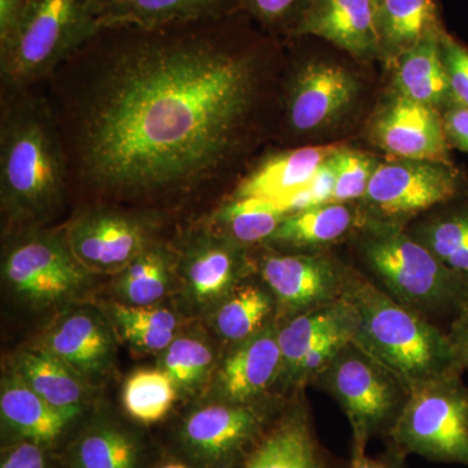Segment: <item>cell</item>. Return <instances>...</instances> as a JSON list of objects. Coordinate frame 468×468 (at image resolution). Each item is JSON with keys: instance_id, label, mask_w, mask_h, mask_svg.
<instances>
[{"instance_id": "1", "label": "cell", "mask_w": 468, "mask_h": 468, "mask_svg": "<svg viewBox=\"0 0 468 468\" xmlns=\"http://www.w3.org/2000/svg\"><path fill=\"white\" fill-rule=\"evenodd\" d=\"M212 20L101 29L95 73L77 101L80 175L119 196L202 183L229 155L254 97L255 68Z\"/></svg>"}, {"instance_id": "2", "label": "cell", "mask_w": 468, "mask_h": 468, "mask_svg": "<svg viewBox=\"0 0 468 468\" xmlns=\"http://www.w3.org/2000/svg\"><path fill=\"white\" fill-rule=\"evenodd\" d=\"M66 153L48 106L15 92L0 126V197L14 223L58 211L66 190Z\"/></svg>"}, {"instance_id": "3", "label": "cell", "mask_w": 468, "mask_h": 468, "mask_svg": "<svg viewBox=\"0 0 468 468\" xmlns=\"http://www.w3.org/2000/svg\"><path fill=\"white\" fill-rule=\"evenodd\" d=\"M343 295L356 314L354 343L389 368L410 392L428 381L462 375L448 332L394 301L367 277L346 270Z\"/></svg>"}, {"instance_id": "4", "label": "cell", "mask_w": 468, "mask_h": 468, "mask_svg": "<svg viewBox=\"0 0 468 468\" xmlns=\"http://www.w3.org/2000/svg\"><path fill=\"white\" fill-rule=\"evenodd\" d=\"M362 252L383 291L418 315L454 320L467 309V280L394 224L372 223Z\"/></svg>"}, {"instance_id": "5", "label": "cell", "mask_w": 468, "mask_h": 468, "mask_svg": "<svg viewBox=\"0 0 468 468\" xmlns=\"http://www.w3.org/2000/svg\"><path fill=\"white\" fill-rule=\"evenodd\" d=\"M101 30L88 0H27L16 32L0 46L3 82L12 92L23 91Z\"/></svg>"}, {"instance_id": "6", "label": "cell", "mask_w": 468, "mask_h": 468, "mask_svg": "<svg viewBox=\"0 0 468 468\" xmlns=\"http://www.w3.org/2000/svg\"><path fill=\"white\" fill-rule=\"evenodd\" d=\"M313 383L340 403L353 432L351 446L358 448H367L375 436L387 437L410 394L389 368L353 340Z\"/></svg>"}, {"instance_id": "7", "label": "cell", "mask_w": 468, "mask_h": 468, "mask_svg": "<svg viewBox=\"0 0 468 468\" xmlns=\"http://www.w3.org/2000/svg\"><path fill=\"white\" fill-rule=\"evenodd\" d=\"M461 377L448 375L412 389L388 441L408 455L468 466V388Z\"/></svg>"}, {"instance_id": "8", "label": "cell", "mask_w": 468, "mask_h": 468, "mask_svg": "<svg viewBox=\"0 0 468 468\" xmlns=\"http://www.w3.org/2000/svg\"><path fill=\"white\" fill-rule=\"evenodd\" d=\"M3 280L15 297L32 307H50L84 291L92 273L76 260L66 234L27 230L3 255Z\"/></svg>"}, {"instance_id": "9", "label": "cell", "mask_w": 468, "mask_h": 468, "mask_svg": "<svg viewBox=\"0 0 468 468\" xmlns=\"http://www.w3.org/2000/svg\"><path fill=\"white\" fill-rule=\"evenodd\" d=\"M267 399L234 403L217 401L194 410L180 428L183 451L205 468L236 454H245L272 423Z\"/></svg>"}, {"instance_id": "10", "label": "cell", "mask_w": 468, "mask_h": 468, "mask_svg": "<svg viewBox=\"0 0 468 468\" xmlns=\"http://www.w3.org/2000/svg\"><path fill=\"white\" fill-rule=\"evenodd\" d=\"M457 192L451 165L401 159L377 165L365 201L381 221L393 224L449 202Z\"/></svg>"}, {"instance_id": "11", "label": "cell", "mask_w": 468, "mask_h": 468, "mask_svg": "<svg viewBox=\"0 0 468 468\" xmlns=\"http://www.w3.org/2000/svg\"><path fill=\"white\" fill-rule=\"evenodd\" d=\"M153 224L115 209H94L75 218L66 237L70 250L95 275H119L153 242Z\"/></svg>"}, {"instance_id": "12", "label": "cell", "mask_w": 468, "mask_h": 468, "mask_svg": "<svg viewBox=\"0 0 468 468\" xmlns=\"http://www.w3.org/2000/svg\"><path fill=\"white\" fill-rule=\"evenodd\" d=\"M261 282L276 301V322L343 298V270L329 258L309 254H272L261 261Z\"/></svg>"}, {"instance_id": "13", "label": "cell", "mask_w": 468, "mask_h": 468, "mask_svg": "<svg viewBox=\"0 0 468 468\" xmlns=\"http://www.w3.org/2000/svg\"><path fill=\"white\" fill-rule=\"evenodd\" d=\"M246 271L243 249L209 229L193 236L177 255V280L196 313L217 309L241 284Z\"/></svg>"}, {"instance_id": "14", "label": "cell", "mask_w": 468, "mask_h": 468, "mask_svg": "<svg viewBox=\"0 0 468 468\" xmlns=\"http://www.w3.org/2000/svg\"><path fill=\"white\" fill-rule=\"evenodd\" d=\"M279 323L272 322L260 334L234 345L215 374L217 401L246 403L264 399L276 387L282 371Z\"/></svg>"}, {"instance_id": "15", "label": "cell", "mask_w": 468, "mask_h": 468, "mask_svg": "<svg viewBox=\"0 0 468 468\" xmlns=\"http://www.w3.org/2000/svg\"><path fill=\"white\" fill-rule=\"evenodd\" d=\"M375 137L397 158L449 165L448 137L435 107L399 95L378 117Z\"/></svg>"}, {"instance_id": "16", "label": "cell", "mask_w": 468, "mask_h": 468, "mask_svg": "<svg viewBox=\"0 0 468 468\" xmlns=\"http://www.w3.org/2000/svg\"><path fill=\"white\" fill-rule=\"evenodd\" d=\"M356 55L371 57L381 48L377 0H310L295 27Z\"/></svg>"}, {"instance_id": "17", "label": "cell", "mask_w": 468, "mask_h": 468, "mask_svg": "<svg viewBox=\"0 0 468 468\" xmlns=\"http://www.w3.org/2000/svg\"><path fill=\"white\" fill-rule=\"evenodd\" d=\"M242 468H334L314 432L306 406L295 403L261 433Z\"/></svg>"}, {"instance_id": "18", "label": "cell", "mask_w": 468, "mask_h": 468, "mask_svg": "<svg viewBox=\"0 0 468 468\" xmlns=\"http://www.w3.org/2000/svg\"><path fill=\"white\" fill-rule=\"evenodd\" d=\"M358 91L354 77L345 68L311 63L302 68L289 100V120L295 131L322 128L353 101Z\"/></svg>"}, {"instance_id": "19", "label": "cell", "mask_w": 468, "mask_h": 468, "mask_svg": "<svg viewBox=\"0 0 468 468\" xmlns=\"http://www.w3.org/2000/svg\"><path fill=\"white\" fill-rule=\"evenodd\" d=\"M41 345L84 378L106 371L115 353L112 328L90 309L63 314L48 328Z\"/></svg>"}, {"instance_id": "20", "label": "cell", "mask_w": 468, "mask_h": 468, "mask_svg": "<svg viewBox=\"0 0 468 468\" xmlns=\"http://www.w3.org/2000/svg\"><path fill=\"white\" fill-rule=\"evenodd\" d=\"M0 412L3 426L15 437L12 442L32 441L50 451L81 414L55 408L15 372L3 378Z\"/></svg>"}, {"instance_id": "21", "label": "cell", "mask_w": 468, "mask_h": 468, "mask_svg": "<svg viewBox=\"0 0 468 468\" xmlns=\"http://www.w3.org/2000/svg\"><path fill=\"white\" fill-rule=\"evenodd\" d=\"M341 149L335 144H325L271 156L239 184L234 198L263 199L282 208L309 185L322 163Z\"/></svg>"}, {"instance_id": "22", "label": "cell", "mask_w": 468, "mask_h": 468, "mask_svg": "<svg viewBox=\"0 0 468 468\" xmlns=\"http://www.w3.org/2000/svg\"><path fill=\"white\" fill-rule=\"evenodd\" d=\"M229 0H117L97 16L101 29H158L177 24L218 18Z\"/></svg>"}, {"instance_id": "23", "label": "cell", "mask_w": 468, "mask_h": 468, "mask_svg": "<svg viewBox=\"0 0 468 468\" xmlns=\"http://www.w3.org/2000/svg\"><path fill=\"white\" fill-rule=\"evenodd\" d=\"M356 320V310L343 295L338 301L280 323L277 340L282 351V371L276 385L282 390L289 389L292 375L306 354L335 329Z\"/></svg>"}, {"instance_id": "24", "label": "cell", "mask_w": 468, "mask_h": 468, "mask_svg": "<svg viewBox=\"0 0 468 468\" xmlns=\"http://www.w3.org/2000/svg\"><path fill=\"white\" fill-rule=\"evenodd\" d=\"M14 372L55 408L82 411L86 399L85 378L42 345L21 351Z\"/></svg>"}, {"instance_id": "25", "label": "cell", "mask_w": 468, "mask_h": 468, "mask_svg": "<svg viewBox=\"0 0 468 468\" xmlns=\"http://www.w3.org/2000/svg\"><path fill=\"white\" fill-rule=\"evenodd\" d=\"M442 32L427 34L417 45L402 54L396 85L402 97L436 107L451 97L448 72L441 51Z\"/></svg>"}, {"instance_id": "26", "label": "cell", "mask_w": 468, "mask_h": 468, "mask_svg": "<svg viewBox=\"0 0 468 468\" xmlns=\"http://www.w3.org/2000/svg\"><path fill=\"white\" fill-rule=\"evenodd\" d=\"M140 440L111 420H97L84 428L68 449L69 468H138Z\"/></svg>"}, {"instance_id": "27", "label": "cell", "mask_w": 468, "mask_h": 468, "mask_svg": "<svg viewBox=\"0 0 468 468\" xmlns=\"http://www.w3.org/2000/svg\"><path fill=\"white\" fill-rule=\"evenodd\" d=\"M177 280V254L162 243H151L113 282L119 302L153 306L167 297Z\"/></svg>"}, {"instance_id": "28", "label": "cell", "mask_w": 468, "mask_h": 468, "mask_svg": "<svg viewBox=\"0 0 468 468\" xmlns=\"http://www.w3.org/2000/svg\"><path fill=\"white\" fill-rule=\"evenodd\" d=\"M276 301L268 288L239 284L211 313V323L221 340L239 345L275 322Z\"/></svg>"}, {"instance_id": "29", "label": "cell", "mask_w": 468, "mask_h": 468, "mask_svg": "<svg viewBox=\"0 0 468 468\" xmlns=\"http://www.w3.org/2000/svg\"><path fill=\"white\" fill-rule=\"evenodd\" d=\"M275 203L257 198H234L215 211L207 229L234 245L246 246L270 241L285 218Z\"/></svg>"}, {"instance_id": "30", "label": "cell", "mask_w": 468, "mask_h": 468, "mask_svg": "<svg viewBox=\"0 0 468 468\" xmlns=\"http://www.w3.org/2000/svg\"><path fill=\"white\" fill-rule=\"evenodd\" d=\"M354 223L356 215L345 203H326L286 214L270 242L291 248H316L343 239Z\"/></svg>"}, {"instance_id": "31", "label": "cell", "mask_w": 468, "mask_h": 468, "mask_svg": "<svg viewBox=\"0 0 468 468\" xmlns=\"http://www.w3.org/2000/svg\"><path fill=\"white\" fill-rule=\"evenodd\" d=\"M117 334L135 349L146 353H163L177 337L178 319L165 307L133 306L112 302L104 309Z\"/></svg>"}, {"instance_id": "32", "label": "cell", "mask_w": 468, "mask_h": 468, "mask_svg": "<svg viewBox=\"0 0 468 468\" xmlns=\"http://www.w3.org/2000/svg\"><path fill=\"white\" fill-rule=\"evenodd\" d=\"M435 0H380L378 24L381 48L405 54L421 38L435 32Z\"/></svg>"}, {"instance_id": "33", "label": "cell", "mask_w": 468, "mask_h": 468, "mask_svg": "<svg viewBox=\"0 0 468 468\" xmlns=\"http://www.w3.org/2000/svg\"><path fill=\"white\" fill-rule=\"evenodd\" d=\"M177 390L174 378L165 369H140L126 380L122 403L138 423L153 424L168 414Z\"/></svg>"}, {"instance_id": "34", "label": "cell", "mask_w": 468, "mask_h": 468, "mask_svg": "<svg viewBox=\"0 0 468 468\" xmlns=\"http://www.w3.org/2000/svg\"><path fill=\"white\" fill-rule=\"evenodd\" d=\"M417 239L468 282V207L452 209L428 221L418 230Z\"/></svg>"}, {"instance_id": "35", "label": "cell", "mask_w": 468, "mask_h": 468, "mask_svg": "<svg viewBox=\"0 0 468 468\" xmlns=\"http://www.w3.org/2000/svg\"><path fill=\"white\" fill-rule=\"evenodd\" d=\"M162 369L174 378L177 389L194 392L208 380L215 366V351L196 335H177L160 359Z\"/></svg>"}, {"instance_id": "36", "label": "cell", "mask_w": 468, "mask_h": 468, "mask_svg": "<svg viewBox=\"0 0 468 468\" xmlns=\"http://www.w3.org/2000/svg\"><path fill=\"white\" fill-rule=\"evenodd\" d=\"M337 176L329 203H346L365 198L369 180L374 174V160L366 154L341 149L335 154Z\"/></svg>"}, {"instance_id": "37", "label": "cell", "mask_w": 468, "mask_h": 468, "mask_svg": "<svg viewBox=\"0 0 468 468\" xmlns=\"http://www.w3.org/2000/svg\"><path fill=\"white\" fill-rule=\"evenodd\" d=\"M356 329V320L350 324L335 329L322 341H319L302 359L300 366L292 375L289 388L300 389V388L313 383L314 378L318 377L320 372L334 360L345 345L353 340Z\"/></svg>"}, {"instance_id": "38", "label": "cell", "mask_w": 468, "mask_h": 468, "mask_svg": "<svg viewBox=\"0 0 468 468\" xmlns=\"http://www.w3.org/2000/svg\"><path fill=\"white\" fill-rule=\"evenodd\" d=\"M440 41L452 103L468 109V48L445 33H441Z\"/></svg>"}, {"instance_id": "39", "label": "cell", "mask_w": 468, "mask_h": 468, "mask_svg": "<svg viewBox=\"0 0 468 468\" xmlns=\"http://www.w3.org/2000/svg\"><path fill=\"white\" fill-rule=\"evenodd\" d=\"M48 452L32 441L11 442L3 449L0 468H51Z\"/></svg>"}, {"instance_id": "40", "label": "cell", "mask_w": 468, "mask_h": 468, "mask_svg": "<svg viewBox=\"0 0 468 468\" xmlns=\"http://www.w3.org/2000/svg\"><path fill=\"white\" fill-rule=\"evenodd\" d=\"M406 457L402 451L389 443L387 451L377 457H368L366 448L351 446L350 468H405Z\"/></svg>"}, {"instance_id": "41", "label": "cell", "mask_w": 468, "mask_h": 468, "mask_svg": "<svg viewBox=\"0 0 468 468\" xmlns=\"http://www.w3.org/2000/svg\"><path fill=\"white\" fill-rule=\"evenodd\" d=\"M302 0H245L246 5L264 23L276 24L291 16Z\"/></svg>"}, {"instance_id": "42", "label": "cell", "mask_w": 468, "mask_h": 468, "mask_svg": "<svg viewBox=\"0 0 468 468\" xmlns=\"http://www.w3.org/2000/svg\"><path fill=\"white\" fill-rule=\"evenodd\" d=\"M442 120L448 141L468 154V109L454 103Z\"/></svg>"}, {"instance_id": "43", "label": "cell", "mask_w": 468, "mask_h": 468, "mask_svg": "<svg viewBox=\"0 0 468 468\" xmlns=\"http://www.w3.org/2000/svg\"><path fill=\"white\" fill-rule=\"evenodd\" d=\"M448 335L454 350L458 372L463 374L468 369V307L452 320Z\"/></svg>"}, {"instance_id": "44", "label": "cell", "mask_w": 468, "mask_h": 468, "mask_svg": "<svg viewBox=\"0 0 468 468\" xmlns=\"http://www.w3.org/2000/svg\"><path fill=\"white\" fill-rule=\"evenodd\" d=\"M27 5V0H0V46L16 32Z\"/></svg>"}, {"instance_id": "45", "label": "cell", "mask_w": 468, "mask_h": 468, "mask_svg": "<svg viewBox=\"0 0 468 468\" xmlns=\"http://www.w3.org/2000/svg\"><path fill=\"white\" fill-rule=\"evenodd\" d=\"M245 454H236L232 457H228L226 460L218 462L214 466L209 468H242L243 460H245Z\"/></svg>"}, {"instance_id": "46", "label": "cell", "mask_w": 468, "mask_h": 468, "mask_svg": "<svg viewBox=\"0 0 468 468\" xmlns=\"http://www.w3.org/2000/svg\"><path fill=\"white\" fill-rule=\"evenodd\" d=\"M89 5H90L92 14L95 16H98L100 12L103 11L104 8L109 7V5H112V3L117 2V0H88Z\"/></svg>"}, {"instance_id": "47", "label": "cell", "mask_w": 468, "mask_h": 468, "mask_svg": "<svg viewBox=\"0 0 468 468\" xmlns=\"http://www.w3.org/2000/svg\"><path fill=\"white\" fill-rule=\"evenodd\" d=\"M162 468H189L185 466V464L181 463H169L167 466L162 467Z\"/></svg>"}, {"instance_id": "48", "label": "cell", "mask_w": 468, "mask_h": 468, "mask_svg": "<svg viewBox=\"0 0 468 468\" xmlns=\"http://www.w3.org/2000/svg\"><path fill=\"white\" fill-rule=\"evenodd\" d=\"M377 3H378H378H380V0H377Z\"/></svg>"}]
</instances>
